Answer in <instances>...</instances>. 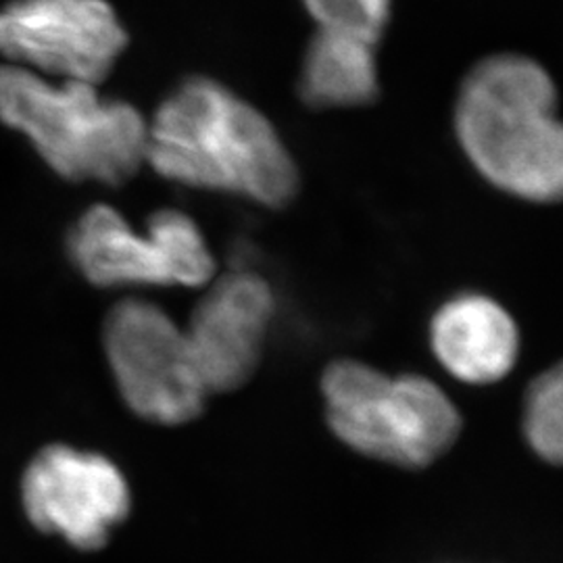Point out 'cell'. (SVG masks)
Listing matches in <instances>:
<instances>
[{"label": "cell", "mask_w": 563, "mask_h": 563, "mask_svg": "<svg viewBox=\"0 0 563 563\" xmlns=\"http://www.w3.org/2000/svg\"><path fill=\"white\" fill-rule=\"evenodd\" d=\"M146 163L192 188L282 209L299 192V169L260 109L211 78L178 84L148 123Z\"/></svg>", "instance_id": "6da1fadb"}, {"label": "cell", "mask_w": 563, "mask_h": 563, "mask_svg": "<svg viewBox=\"0 0 563 563\" xmlns=\"http://www.w3.org/2000/svg\"><path fill=\"white\" fill-rule=\"evenodd\" d=\"M455 134L478 174L505 195L560 201L558 90L537 60L504 53L476 63L457 95Z\"/></svg>", "instance_id": "7a4b0ae2"}, {"label": "cell", "mask_w": 563, "mask_h": 563, "mask_svg": "<svg viewBox=\"0 0 563 563\" xmlns=\"http://www.w3.org/2000/svg\"><path fill=\"white\" fill-rule=\"evenodd\" d=\"M0 121L67 180L118 186L146 163L148 123L141 111L104 101L92 84H53L18 65H0Z\"/></svg>", "instance_id": "3957f363"}, {"label": "cell", "mask_w": 563, "mask_h": 563, "mask_svg": "<svg viewBox=\"0 0 563 563\" xmlns=\"http://www.w3.org/2000/svg\"><path fill=\"white\" fill-rule=\"evenodd\" d=\"M328 422L342 443L380 462L423 467L455 443L462 420L422 376L388 378L360 362H334L322 378Z\"/></svg>", "instance_id": "277c9868"}, {"label": "cell", "mask_w": 563, "mask_h": 563, "mask_svg": "<svg viewBox=\"0 0 563 563\" xmlns=\"http://www.w3.org/2000/svg\"><path fill=\"white\" fill-rule=\"evenodd\" d=\"M104 351L121 397L157 423H184L202 411L207 388L186 332L153 302L121 301L104 322Z\"/></svg>", "instance_id": "5b68a950"}, {"label": "cell", "mask_w": 563, "mask_h": 563, "mask_svg": "<svg viewBox=\"0 0 563 563\" xmlns=\"http://www.w3.org/2000/svg\"><path fill=\"white\" fill-rule=\"evenodd\" d=\"M128 46L104 0H15L0 11V55L38 76L97 86Z\"/></svg>", "instance_id": "8992f818"}, {"label": "cell", "mask_w": 563, "mask_h": 563, "mask_svg": "<svg viewBox=\"0 0 563 563\" xmlns=\"http://www.w3.org/2000/svg\"><path fill=\"white\" fill-rule=\"evenodd\" d=\"M23 507L42 532L78 549H101L130 511V490L115 463L65 444L41 451L21 483Z\"/></svg>", "instance_id": "52a82bcc"}, {"label": "cell", "mask_w": 563, "mask_h": 563, "mask_svg": "<svg viewBox=\"0 0 563 563\" xmlns=\"http://www.w3.org/2000/svg\"><path fill=\"white\" fill-rule=\"evenodd\" d=\"M274 313V290L253 272L228 274L211 286L186 330L207 393L234 390L251 380Z\"/></svg>", "instance_id": "ba28073f"}, {"label": "cell", "mask_w": 563, "mask_h": 563, "mask_svg": "<svg viewBox=\"0 0 563 563\" xmlns=\"http://www.w3.org/2000/svg\"><path fill=\"white\" fill-rule=\"evenodd\" d=\"M430 342L439 362L470 384L505 378L520 349L511 316L481 292H462L443 302L430 322Z\"/></svg>", "instance_id": "9c48e42d"}, {"label": "cell", "mask_w": 563, "mask_h": 563, "mask_svg": "<svg viewBox=\"0 0 563 563\" xmlns=\"http://www.w3.org/2000/svg\"><path fill=\"white\" fill-rule=\"evenodd\" d=\"M69 253L95 286H169L162 251L107 205L90 207L69 236Z\"/></svg>", "instance_id": "30bf717a"}, {"label": "cell", "mask_w": 563, "mask_h": 563, "mask_svg": "<svg viewBox=\"0 0 563 563\" xmlns=\"http://www.w3.org/2000/svg\"><path fill=\"white\" fill-rule=\"evenodd\" d=\"M376 44L318 30L311 38L299 74V97L311 109H349L378 101L380 78Z\"/></svg>", "instance_id": "8fae6325"}, {"label": "cell", "mask_w": 563, "mask_h": 563, "mask_svg": "<svg viewBox=\"0 0 563 563\" xmlns=\"http://www.w3.org/2000/svg\"><path fill=\"white\" fill-rule=\"evenodd\" d=\"M146 232L162 251L169 284L197 288L213 278V255L207 249L199 225L186 213L174 209L157 211L151 216Z\"/></svg>", "instance_id": "7c38bea8"}, {"label": "cell", "mask_w": 563, "mask_h": 563, "mask_svg": "<svg viewBox=\"0 0 563 563\" xmlns=\"http://www.w3.org/2000/svg\"><path fill=\"white\" fill-rule=\"evenodd\" d=\"M562 367L539 376L526 395L523 430L544 462H562Z\"/></svg>", "instance_id": "4fadbf2b"}, {"label": "cell", "mask_w": 563, "mask_h": 563, "mask_svg": "<svg viewBox=\"0 0 563 563\" xmlns=\"http://www.w3.org/2000/svg\"><path fill=\"white\" fill-rule=\"evenodd\" d=\"M320 30L378 44L390 20L393 0H302Z\"/></svg>", "instance_id": "5bb4252c"}]
</instances>
